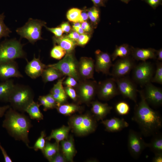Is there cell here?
<instances>
[{
    "label": "cell",
    "mask_w": 162,
    "mask_h": 162,
    "mask_svg": "<svg viewBox=\"0 0 162 162\" xmlns=\"http://www.w3.org/2000/svg\"><path fill=\"white\" fill-rule=\"evenodd\" d=\"M138 92L140 94L141 100L135 106L133 120L137 124L143 136H153L162 127V117L158 112L150 107L142 90H138Z\"/></svg>",
    "instance_id": "cell-1"
},
{
    "label": "cell",
    "mask_w": 162,
    "mask_h": 162,
    "mask_svg": "<svg viewBox=\"0 0 162 162\" xmlns=\"http://www.w3.org/2000/svg\"><path fill=\"white\" fill-rule=\"evenodd\" d=\"M2 126L16 140L23 142L29 148L28 135L32 127L29 119L22 113H20L10 107L6 112Z\"/></svg>",
    "instance_id": "cell-2"
},
{
    "label": "cell",
    "mask_w": 162,
    "mask_h": 162,
    "mask_svg": "<svg viewBox=\"0 0 162 162\" xmlns=\"http://www.w3.org/2000/svg\"><path fill=\"white\" fill-rule=\"evenodd\" d=\"M34 97L33 91L29 86L15 84L8 102L13 109L23 113L34 101Z\"/></svg>",
    "instance_id": "cell-3"
},
{
    "label": "cell",
    "mask_w": 162,
    "mask_h": 162,
    "mask_svg": "<svg viewBox=\"0 0 162 162\" xmlns=\"http://www.w3.org/2000/svg\"><path fill=\"white\" fill-rule=\"evenodd\" d=\"M24 44L16 38L5 39L0 43V64L22 58L26 60Z\"/></svg>",
    "instance_id": "cell-4"
},
{
    "label": "cell",
    "mask_w": 162,
    "mask_h": 162,
    "mask_svg": "<svg viewBox=\"0 0 162 162\" xmlns=\"http://www.w3.org/2000/svg\"><path fill=\"white\" fill-rule=\"evenodd\" d=\"M69 123L70 129L80 136L94 132L97 127L96 119L88 114L73 116L70 118Z\"/></svg>",
    "instance_id": "cell-5"
},
{
    "label": "cell",
    "mask_w": 162,
    "mask_h": 162,
    "mask_svg": "<svg viewBox=\"0 0 162 162\" xmlns=\"http://www.w3.org/2000/svg\"><path fill=\"white\" fill-rule=\"evenodd\" d=\"M46 24L44 21L30 18L23 26L16 29V32L21 38H26L34 44L37 41L43 39L42 29L46 26Z\"/></svg>",
    "instance_id": "cell-6"
},
{
    "label": "cell",
    "mask_w": 162,
    "mask_h": 162,
    "mask_svg": "<svg viewBox=\"0 0 162 162\" xmlns=\"http://www.w3.org/2000/svg\"><path fill=\"white\" fill-rule=\"evenodd\" d=\"M78 62L73 52L66 53L58 62L48 65L59 70L64 76L72 77L78 82L80 79L78 71Z\"/></svg>",
    "instance_id": "cell-7"
},
{
    "label": "cell",
    "mask_w": 162,
    "mask_h": 162,
    "mask_svg": "<svg viewBox=\"0 0 162 162\" xmlns=\"http://www.w3.org/2000/svg\"><path fill=\"white\" fill-rule=\"evenodd\" d=\"M98 84L95 81L81 80L75 87L78 99L82 103H89L97 94Z\"/></svg>",
    "instance_id": "cell-8"
},
{
    "label": "cell",
    "mask_w": 162,
    "mask_h": 162,
    "mask_svg": "<svg viewBox=\"0 0 162 162\" xmlns=\"http://www.w3.org/2000/svg\"><path fill=\"white\" fill-rule=\"evenodd\" d=\"M133 70V78L135 82L141 86L151 82L154 69L151 62L143 61L135 65Z\"/></svg>",
    "instance_id": "cell-9"
},
{
    "label": "cell",
    "mask_w": 162,
    "mask_h": 162,
    "mask_svg": "<svg viewBox=\"0 0 162 162\" xmlns=\"http://www.w3.org/2000/svg\"><path fill=\"white\" fill-rule=\"evenodd\" d=\"M148 146V143L145 142L141 134L133 130H129L128 146L129 153L133 158L136 159L139 158Z\"/></svg>",
    "instance_id": "cell-10"
},
{
    "label": "cell",
    "mask_w": 162,
    "mask_h": 162,
    "mask_svg": "<svg viewBox=\"0 0 162 162\" xmlns=\"http://www.w3.org/2000/svg\"><path fill=\"white\" fill-rule=\"evenodd\" d=\"M119 94L115 79L113 78L106 79L98 84L97 94L100 99L108 100Z\"/></svg>",
    "instance_id": "cell-11"
},
{
    "label": "cell",
    "mask_w": 162,
    "mask_h": 162,
    "mask_svg": "<svg viewBox=\"0 0 162 162\" xmlns=\"http://www.w3.org/2000/svg\"><path fill=\"white\" fill-rule=\"evenodd\" d=\"M115 79L119 93L124 98H128L136 103L138 90L134 82L125 76Z\"/></svg>",
    "instance_id": "cell-12"
},
{
    "label": "cell",
    "mask_w": 162,
    "mask_h": 162,
    "mask_svg": "<svg viewBox=\"0 0 162 162\" xmlns=\"http://www.w3.org/2000/svg\"><path fill=\"white\" fill-rule=\"evenodd\" d=\"M135 65L134 59L130 56L120 58L113 64L111 75L115 79L125 76L130 73Z\"/></svg>",
    "instance_id": "cell-13"
},
{
    "label": "cell",
    "mask_w": 162,
    "mask_h": 162,
    "mask_svg": "<svg viewBox=\"0 0 162 162\" xmlns=\"http://www.w3.org/2000/svg\"><path fill=\"white\" fill-rule=\"evenodd\" d=\"M96 62L94 64V69L98 73L111 75L110 69L112 66L111 56L107 53L104 52L100 50L95 52Z\"/></svg>",
    "instance_id": "cell-14"
},
{
    "label": "cell",
    "mask_w": 162,
    "mask_h": 162,
    "mask_svg": "<svg viewBox=\"0 0 162 162\" xmlns=\"http://www.w3.org/2000/svg\"><path fill=\"white\" fill-rule=\"evenodd\" d=\"M142 91L145 99L148 104L155 106H158L162 104V90L153 85L151 82L145 85Z\"/></svg>",
    "instance_id": "cell-15"
},
{
    "label": "cell",
    "mask_w": 162,
    "mask_h": 162,
    "mask_svg": "<svg viewBox=\"0 0 162 162\" xmlns=\"http://www.w3.org/2000/svg\"><path fill=\"white\" fill-rule=\"evenodd\" d=\"M94 61L90 57H82L78 62V71L81 80L94 79Z\"/></svg>",
    "instance_id": "cell-16"
},
{
    "label": "cell",
    "mask_w": 162,
    "mask_h": 162,
    "mask_svg": "<svg viewBox=\"0 0 162 162\" xmlns=\"http://www.w3.org/2000/svg\"><path fill=\"white\" fill-rule=\"evenodd\" d=\"M15 60L0 64V79L5 81L13 78L23 77Z\"/></svg>",
    "instance_id": "cell-17"
},
{
    "label": "cell",
    "mask_w": 162,
    "mask_h": 162,
    "mask_svg": "<svg viewBox=\"0 0 162 162\" xmlns=\"http://www.w3.org/2000/svg\"><path fill=\"white\" fill-rule=\"evenodd\" d=\"M25 68L26 74L32 79H35L40 76L47 65L43 63L40 57L36 58L34 55L33 59L28 62Z\"/></svg>",
    "instance_id": "cell-18"
},
{
    "label": "cell",
    "mask_w": 162,
    "mask_h": 162,
    "mask_svg": "<svg viewBox=\"0 0 162 162\" xmlns=\"http://www.w3.org/2000/svg\"><path fill=\"white\" fill-rule=\"evenodd\" d=\"M156 51L152 48H140L131 46V55L135 60L145 61L149 59H156Z\"/></svg>",
    "instance_id": "cell-19"
},
{
    "label": "cell",
    "mask_w": 162,
    "mask_h": 162,
    "mask_svg": "<svg viewBox=\"0 0 162 162\" xmlns=\"http://www.w3.org/2000/svg\"><path fill=\"white\" fill-rule=\"evenodd\" d=\"M101 123L104 126L106 130L112 132L119 131L129 126L128 123L123 118L116 117L102 120Z\"/></svg>",
    "instance_id": "cell-20"
},
{
    "label": "cell",
    "mask_w": 162,
    "mask_h": 162,
    "mask_svg": "<svg viewBox=\"0 0 162 162\" xmlns=\"http://www.w3.org/2000/svg\"><path fill=\"white\" fill-rule=\"evenodd\" d=\"M91 111L96 120H103L112 109L106 103H103L98 101L91 102Z\"/></svg>",
    "instance_id": "cell-21"
},
{
    "label": "cell",
    "mask_w": 162,
    "mask_h": 162,
    "mask_svg": "<svg viewBox=\"0 0 162 162\" xmlns=\"http://www.w3.org/2000/svg\"><path fill=\"white\" fill-rule=\"evenodd\" d=\"M62 152L67 160L73 162V159L76 153L74 140L72 136L61 141Z\"/></svg>",
    "instance_id": "cell-22"
},
{
    "label": "cell",
    "mask_w": 162,
    "mask_h": 162,
    "mask_svg": "<svg viewBox=\"0 0 162 162\" xmlns=\"http://www.w3.org/2000/svg\"><path fill=\"white\" fill-rule=\"evenodd\" d=\"M52 40L54 45L60 46L66 50V53L73 52L77 45L76 41L69 38L67 35H62L59 37H53Z\"/></svg>",
    "instance_id": "cell-23"
},
{
    "label": "cell",
    "mask_w": 162,
    "mask_h": 162,
    "mask_svg": "<svg viewBox=\"0 0 162 162\" xmlns=\"http://www.w3.org/2000/svg\"><path fill=\"white\" fill-rule=\"evenodd\" d=\"M15 85L12 79H8L0 83V101L8 102Z\"/></svg>",
    "instance_id": "cell-24"
},
{
    "label": "cell",
    "mask_w": 162,
    "mask_h": 162,
    "mask_svg": "<svg viewBox=\"0 0 162 162\" xmlns=\"http://www.w3.org/2000/svg\"><path fill=\"white\" fill-rule=\"evenodd\" d=\"M70 129L69 126L63 125L59 128L52 130L50 135L46 137V140L50 141L52 139H54L56 142L59 144V142L68 138Z\"/></svg>",
    "instance_id": "cell-25"
},
{
    "label": "cell",
    "mask_w": 162,
    "mask_h": 162,
    "mask_svg": "<svg viewBox=\"0 0 162 162\" xmlns=\"http://www.w3.org/2000/svg\"><path fill=\"white\" fill-rule=\"evenodd\" d=\"M63 76L64 75L59 70L48 65L41 76L43 81L45 83L59 79Z\"/></svg>",
    "instance_id": "cell-26"
},
{
    "label": "cell",
    "mask_w": 162,
    "mask_h": 162,
    "mask_svg": "<svg viewBox=\"0 0 162 162\" xmlns=\"http://www.w3.org/2000/svg\"><path fill=\"white\" fill-rule=\"evenodd\" d=\"M131 50V46L128 44H123L119 46H116L114 51L111 56L112 61H114L118 57L123 58L130 56Z\"/></svg>",
    "instance_id": "cell-27"
},
{
    "label": "cell",
    "mask_w": 162,
    "mask_h": 162,
    "mask_svg": "<svg viewBox=\"0 0 162 162\" xmlns=\"http://www.w3.org/2000/svg\"><path fill=\"white\" fill-rule=\"evenodd\" d=\"M40 105L38 102L33 101L27 107L25 112L29 115L31 118L40 121L43 119V115L39 108Z\"/></svg>",
    "instance_id": "cell-28"
},
{
    "label": "cell",
    "mask_w": 162,
    "mask_h": 162,
    "mask_svg": "<svg viewBox=\"0 0 162 162\" xmlns=\"http://www.w3.org/2000/svg\"><path fill=\"white\" fill-rule=\"evenodd\" d=\"M150 142L148 143V147L154 154H162V135L158 133L154 135Z\"/></svg>",
    "instance_id": "cell-29"
},
{
    "label": "cell",
    "mask_w": 162,
    "mask_h": 162,
    "mask_svg": "<svg viewBox=\"0 0 162 162\" xmlns=\"http://www.w3.org/2000/svg\"><path fill=\"white\" fill-rule=\"evenodd\" d=\"M58 113L66 116L71 115L79 111L81 107L74 104H63L56 107Z\"/></svg>",
    "instance_id": "cell-30"
},
{
    "label": "cell",
    "mask_w": 162,
    "mask_h": 162,
    "mask_svg": "<svg viewBox=\"0 0 162 162\" xmlns=\"http://www.w3.org/2000/svg\"><path fill=\"white\" fill-rule=\"evenodd\" d=\"M60 149L59 144L56 142L52 143L46 141L42 152L45 157L50 162Z\"/></svg>",
    "instance_id": "cell-31"
},
{
    "label": "cell",
    "mask_w": 162,
    "mask_h": 162,
    "mask_svg": "<svg viewBox=\"0 0 162 162\" xmlns=\"http://www.w3.org/2000/svg\"><path fill=\"white\" fill-rule=\"evenodd\" d=\"M88 18L94 28H96L100 20V12L99 7L94 5L86 9Z\"/></svg>",
    "instance_id": "cell-32"
},
{
    "label": "cell",
    "mask_w": 162,
    "mask_h": 162,
    "mask_svg": "<svg viewBox=\"0 0 162 162\" xmlns=\"http://www.w3.org/2000/svg\"><path fill=\"white\" fill-rule=\"evenodd\" d=\"M65 78L64 76L58 79L57 82L54 84L50 91V93L52 96L66 94L63 85V82Z\"/></svg>",
    "instance_id": "cell-33"
},
{
    "label": "cell",
    "mask_w": 162,
    "mask_h": 162,
    "mask_svg": "<svg viewBox=\"0 0 162 162\" xmlns=\"http://www.w3.org/2000/svg\"><path fill=\"white\" fill-rule=\"evenodd\" d=\"M82 10L77 8H73L69 9L67 13V17L70 21L73 22H79Z\"/></svg>",
    "instance_id": "cell-34"
},
{
    "label": "cell",
    "mask_w": 162,
    "mask_h": 162,
    "mask_svg": "<svg viewBox=\"0 0 162 162\" xmlns=\"http://www.w3.org/2000/svg\"><path fill=\"white\" fill-rule=\"evenodd\" d=\"M66 54L65 50L60 46L54 45L50 52L51 57L54 59L60 60L63 58Z\"/></svg>",
    "instance_id": "cell-35"
},
{
    "label": "cell",
    "mask_w": 162,
    "mask_h": 162,
    "mask_svg": "<svg viewBox=\"0 0 162 162\" xmlns=\"http://www.w3.org/2000/svg\"><path fill=\"white\" fill-rule=\"evenodd\" d=\"M46 136L45 131H41L40 136L36 141L33 147H32V148L36 151L40 150L42 152L46 144Z\"/></svg>",
    "instance_id": "cell-36"
},
{
    "label": "cell",
    "mask_w": 162,
    "mask_h": 162,
    "mask_svg": "<svg viewBox=\"0 0 162 162\" xmlns=\"http://www.w3.org/2000/svg\"><path fill=\"white\" fill-rule=\"evenodd\" d=\"M5 17L4 13L0 14V39L9 36V34L12 32L4 22Z\"/></svg>",
    "instance_id": "cell-37"
},
{
    "label": "cell",
    "mask_w": 162,
    "mask_h": 162,
    "mask_svg": "<svg viewBox=\"0 0 162 162\" xmlns=\"http://www.w3.org/2000/svg\"><path fill=\"white\" fill-rule=\"evenodd\" d=\"M115 109L117 113L120 115L127 114L130 110V107L128 104L124 101H120L116 105Z\"/></svg>",
    "instance_id": "cell-38"
},
{
    "label": "cell",
    "mask_w": 162,
    "mask_h": 162,
    "mask_svg": "<svg viewBox=\"0 0 162 162\" xmlns=\"http://www.w3.org/2000/svg\"><path fill=\"white\" fill-rule=\"evenodd\" d=\"M156 70L155 75L153 77L151 82L162 84V63L157 61L156 63Z\"/></svg>",
    "instance_id": "cell-39"
},
{
    "label": "cell",
    "mask_w": 162,
    "mask_h": 162,
    "mask_svg": "<svg viewBox=\"0 0 162 162\" xmlns=\"http://www.w3.org/2000/svg\"><path fill=\"white\" fill-rule=\"evenodd\" d=\"M90 35L86 33L80 34L76 41L77 45L83 46L86 44L90 40Z\"/></svg>",
    "instance_id": "cell-40"
},
{
    "label": "cell",
    "mask_w": 162,
    "mask_h": 162,
    "mask_svg": "<svg viewBox=\"0 0 162 162\" xmlns=\"http://www.w3.org/2000/svg\"><path fill=\"white\" fill-rule=\"evenodd\" d=\"M64 89L67 96H68L74 101H76L78 100L76 92L73 87L66 86Z\"/></svg>",
    "instance_id": "cell-41"
},
{
    "label": "cell",
    "mask_w": 162,
    "mask_h": 162,
    "mask_svg": "<svg viewBox=\"0 0 162 162\" xmlns=\"http://www.w3.org/2000/svg\"><path fill=\"white\" fill-rule=\"evenodd\" d=\"M67 161L65 157L60 151V149L53 157L50 162H65Z\"/></svg>",
    "instance_id": "cell-42"
},
{
    "label": "cell",
    "mask_w": 162,
    "mask_h": 162,
    "mask_svg": "<svg viewBox=\"0 0 162 162\" xmlns=\"http://www.w3.org/2000/svg\"><path fill=\"white\" fill-rule=\"evenodd\" d=\"M77 81L74 78L68 76L63 82V84L66 86L75 87L78 84Z\"/></svg>",
    "instance_id": "cell-43"
},
{
    "label": "cell",
    "mask_w": 162,
    "mask_h": 162,
    "mask_svg": "<svg viewBox=\"0 0 162 162\" xmlns=\"http://www.w3.org/2000/svg\"><path fill=\"white\" fill-rule=\"evenodd\" d=\"M44 97L50 109L56 108L58 106L57 103L50 93L44 95Z\"/></svg>",
    "instance_id": "cell-44"
},
{
    "label": "cell",
    "mask_w": 162,
    "mask_h": 162,
    "mask_svg": "<svg viewBox=\"0 0 162 162\" xmlns=\"http://www.w3.org/2000/svg\"><path fill=\"white\" fill-rule=\"evenodd\" d=\"M45 27L48 30L54 34L56 37H59L62 36L64 33L60 27L55 28H49L46 26Z\"/></svg>",
    "instance_id": "cell-45"
},
{
    "label": "cell",
    "mask_w": 162,
    "mask_h": 162,
    "mask_svg": "<svg viewBox=\"0 0 162 162\" xmlns=\"http://www.w3.org/2000/svg\"><path fill=\"white\" fill-rule=\"evenodd\" d=\"M81 23V27L85 32L91 34L93 31L94 28L92 25L86 21H84Z\"/></svg>",
    "instance_id": "cell-46"
},
{
    "label": "cell",
    "mask_w": 162,
    "mask_h": 162,
    "mask_svg": "<svg viewBox=\"0 0 162 162\" xmlns=\"http://www.w3.org/2000/svg\"><path fill=\"white\" fill-rule=\"evenodd\" d=\"M147 3L153 9H155L160 5H162V0H142Z\"/></svg>",
    "instance_id": "cell-47"
},
{
    "label": "cell",
    "mask_w": 162,
    "mask_h": 162,
    "mask_svg": "<svg viewBox=\"0 0 162 162\" xmlns=\"http://www.w3.org/2000/svg\"><path fill=\"white\" fill-rule=\"evenodd\" d=\"M39 104L40 105H42L44 107V110L46 111L50 109V107L46 101L44 96H40L38 98Z\"/></svg>",
    "instance_id": "cell-48"
},
{
    "label": "cell",
    "mask_w": 162,
    "mask_h": 162,
    "mask_svg": "<svg viewBox=\"0 0 162 162\" xmlns=\"http://www.w3.org/2000/svg\"><path fill=\"white\" fill-rule=\"evenodd\" d=\"M60 27L64 32L66 33H70L71 29V26L68 22H63L60 25Z\"/></svg>",
    "instance_id": "cell-49"
},
{
    "label": "cell",
    "mask_w": 162,
    "mask_h": 162,
    "mask_svg": "<svg viewBox=\"0 0 162 162\" xmlns=\"http://www.w3.org/2000/svg\"><path fill=\"white\" fill-rule=\"evenodd\" d=\"M0 149L2 151V153L3 156L4 161L5 162H12V160L6 151L1 144L0 142Z\"/></svg>",
    "instance_id": "cell-50"
},
{
    "label": "cell",
    "mask_w": 162,
    "mask_h": 162,
    "mask_svg": "<svg viewBox=\"0 0 162 162\" xmlns=\"http://www.w3.org/2000/svg\"><path fill=\"white\" fill-rule=\"evenodd\" d=\"M80 34L75 31L70 32L67 36L70 39L76 41L78 38Z\"/></svg>",
    "instance_id": "cell-51"
},
{
    "label": "cell",
    "mask_w": 162,
    "mask_h": 162,
    "mask_svg": "<svg viewBox=\"0 0 162 162\" xmlns=\"http://www.w3.org/2000/svg\"><path fill=\"white\" fill-rule=\"evenodd\" d=\"M88 19V16L86 10L84 11L82 10L81 14L80 23L86 21Z\"/></svg>",
    "instance_id": "cell-52"
},
{
    "label": "cell",
    "mask_w": 162,
    "mask_h": 162,
    "mask_svg": "<svg viewBox=\"0 0 162 162\" xmlns=\"http://www.w3.org/2000/svg\"><path fill=\"white\" fill-rule=\"evenodd\" d=\"M93 2L94 5L97 7H105L104 2L102 0H91Z\"/></svg>",
    "instance_id": "cell-53"
},
{
    "label": "cell",
    "mask_w": 162,
    "mask_h": 162,
    "mask_svg": "<svg viewBox=\"0 0 162 162\" xmlns=\"http://www.w3.org/2000/svg\"><path fill=\"white\" fill-rule=\"evenodd\" d=\"M10 107V106L8 105L0 106V118L2 117L4 115L6 111Z\"/></svg>",
    "instance_id": "cell-54"
},
{
    "label": "cell",
    "mask_w": 162,
    "mask_h": 162,
    "mask_svg": "<svg viewBox=\"0 0 162 162\" xmlns=\"http://www.w3.org/2000/svg\"><path fill=\"white\" fill-rule=\"evenodd\" d=\"M153 158L152 162H162V154H155Z\"/></svg>",
    "instance_id": "cell-55"
},
{
    "label": "cell",
    "mask_w": 162,
    "mask_h": 162,
    "mask_svg": "<svg viewBox=\"0 0 162 162\" xmlns=\"http://www.w3.org/2000/svg\"><path fill=\"white\" fill-rule=\"evenodd\" d=\"M156 58L158 61H162V49L156 50Z\"/></svg>",
    "instance_id": "cell-56"
},
{
    "label": "cell",
    "mask_w": 162,
    "mask_h": 162,
    "mask_svg": "<svg viewBox=\"0 0 162 162\" xmlns=\"http://www.w3.org/2000/svg\"><path fill=\"white\" fill-rule=\"evenodd\" d=\"M72 29L74 31L80 34L85 33V32L81 26L79 27H73Z\"/></svg>",
    "instance_id": "cell-57"
},
{
    "label": "cell",
    "mask_w": 162,
    "mask_h": 162,
    "mask_svg": "<svg viewBox=\"0 0 162 162\" xmlns=\"http://www.w3.org/2000/svg\"><path fill=\"white\" fill-rule=\"evenodd\" d=\"M122 2H124L126 4H128V3L131 0H120Z\"/></svg>",
    "instance_id": "cell-58"
},
{
    "label": "cell",
    "mask_w": 162,
    "mask_h": 162,
    "mask_svg": "<svg viewBox=\"0 0 162 162\" xmlns=\"http://www.w3.org/2000/svg\"><path fill=\"white\" fill-rule=\"evenodd\" d=\"M103 0L104 2V1H106L107 0Z\"/></svg>",
    "instance_id": "cell-59"
}]
</instances>
